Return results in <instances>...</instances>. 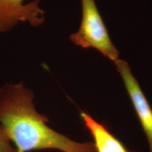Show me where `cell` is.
Returning <instances> with one entry per match:
<instances>
[{"label":"cell","instance_id":"1","mask_svg":"<svg viewBox=\"0 0 152 152\" xmlns=\"http://www.w3.org/2000/svg\"><path fill=\"white\" fill-rule=\"evenodd\" d=\"M33 99V92L23 82L0 88V125L17 152H95L93 142H75L49 127L48 118L36 110Z\"/></svg>","mask_w":152,"mask_h":152},{"label":"cell","instance_id":"2","mask_svg":"<svg viewBox=\"0 0 152 152\" xmlns=\"http://www.w3.org/2000/svg\"><path fill=\"white\" fill-rule=\"evenodd\" d=\"M82 20L79 30L70 36V40L82 48L99 51L112 61L119 58V52L110 39L95 0H81Z\"/></svg>","mask_w":152,"mask_h":152},{"label":"cell","instance_id":"3","mask_svg":"<svg viewBox=\"0 0 152 152\" xmlns=\"http://www.w3.org/2000/svg\"><path fill=\"white\" fill-rule=\"evenodd\" d=\"M124 83L135 113L147 137L149 152H152V109L141 87L131 72L128 62L123 59L114 61Z\"/></svg>","mask_w":152,"mask_h":152},{"label":"cell","instance_id":"4","mask_svg":"<svg viewBox=\"0 0 152 152\" xmlns=\"http://www.w3.org/2000/svg\"><path fill=\"white\" fill-rule=\"evenodd\" d=\"M25 0H0V33L12 29L20 23L39 26L45 20V11L39 7V0L28 4Z\"/></svg>","mask_w":152,"mask_h":152},{"label":"cell","instance_id":"5","mask_svg":"<svg viewBox=\"0 0 152 152\" xmlns=\"http://www.w3.org/2000/svg\"><path fill=\"white\" fill-rule=\"evenodd\" d=\"M80 117L94 140L95 152H131L103 123L83 111L80 112Z\"/></svg>","mask_w":152,"mask_h":152},{"label":"cell","instance_id":"6","mask_svg":"<svg viewBox=\"0 0 152 152\" xmlns=\"http://www.w3.org/2000/svg\"><path fill=\"white\" fill-rule=\"evenodd\" d=\"M0 152H17L8 134L0 125Z\"/></svg>","mask_w":152,"mask_h":152}]
</instances>
